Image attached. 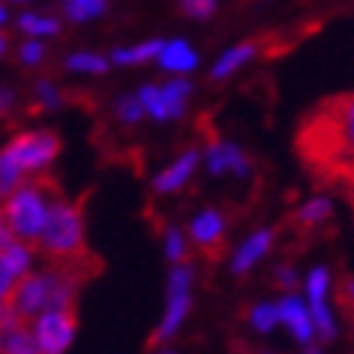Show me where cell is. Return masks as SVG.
<instances>
[{
    "label": "cell",
    "mask_w": 354,
    "mask_h": 354,
    "mask_svg": "<svg viewBox=\"0 0 354 354\" xmlns=\"http://www.w3.org/2000/svg\"><path fill=\"white\" fill-rule=\"evenodd\" d=\"M299 153L314 167L354 165V95H337L320 104L299 130Z\"/></svg>",
    "instance_id": "6da1fadb"
},
{
    "label": "cell",
    "mask_w": 354,
    "mask_h": 354,
    "mask_svg": "<svg viewBox=\"0 0 354 354\" xmlns=\"http://www.w3.org/2000/svg\"><path fill=\"white\" fill-rule=\"evenodd\" d=\"M190 236L210 262H216V257L225 248V222L219 210H202L190 225Z\"/></svg>",
    "instance_id": "ba28073f"
},
{
    "label": "cell",
    "mask_w": 354,
    "mask_h": 354,
    "mask_svg": "<svg viewBox=\"0 0 354 354\" xmlns=\"http://www.w3.org/2000/svg\"><path fill=\"white\" fill-rule=\"evenodd\" d=\"M216 0H182V12L190 17H207L214 15Z\"/></svg>",
    "instance_id": "83f0119b"
},
{
    "label": "cell",
    "mask_w": 354,
    "mask_h": 354,
    "mask_svg": "<svg viewBox=\"0 0 354 354\" xmlns=\"http://www.w3.org/2000/svg\"><path fill=\"white\" fill-rule=\"evenodd\" d=\"M3 21H6V9H3V6H0V24H3Z\"/></svg>",
    "instance_id": "e575fe53"
},
{
    "label": "cell",
    "mask_w": 354,
    "mask_h": 354,
    "mask_svg": "<svg viewBox=\"0 0 354 354\" xmlns=\"http://www.w3.org/2000/svg\"><path fill=\"white\" fill-rule=\"evenodd\" d=\"M162 93H165V101H167V113H170V118L182 115V110H185V98L190 95V84L182 81V78H173V81H167V86H162Z\"/></svg>",
    "instance_id": "d6986e66"
},
{
    "label": "cell",
    "mask_w": 354,
    "mask_h": 354,
    "mask_svg": "<svg viewBox=\"0 0 354 354\" xmlns=\"http://www.w3.org/2000/svg\"><path fill=\"white\" fill-rule=\"evenodd\" d=\"M115 113H118V118H121V121L133 124V121H138V118H141L145 107H141V101H138V98H133V95H121V98H118V104H115Z\"/></svg>",
    "instance_id": "484cf974"
},
{
    "label": "cell",
    "mask_w": 354,
    "mask_h": 354,
    "mask_svg": "<svg viewBox=\"0 0 354 354\" xmlns=\"http://www.w3.org/2000/svg\"><path fill=\"white\" fill-rule=\"evenodd\" d=\"M41 58H44V46L38 41H29V44L21 46V61L24 64H38Z\"/></svg>",
    "instance_id": "4dcf8cb0"
},
{
    "label": "cell",
    "mask_w": 354,
    "mask_h": 354,
    "mask_svg": "<svg viewBox=\"0 0 354 354\" xmlns=\"http://www.w3.org/2000/svg\"><path fill=\"white\" fill-rule=\"evenodd\" d=\"M158 61H162V66L170 69V73H190V69L196 66V52L185 41H173V44H165V49L158 52Z\"/></svg>",
    "instance_id": "7c38bea8"
},
{
    "label": "cell",
    "mask_w": 354,
    "mask_h": 354,
    "mask_svg": "<svg viewBox=\"0 0 354 354\" xmlns=\"http://www.w3.org/2000/svg\"><path fill=\"white\" fill-rule=\"evenodd\" d=\"M61 150V138L55 133H46V130H38V133H24V136H17L12 145L6 147L9 158L21 167L24 173H38L44 170L52 158L58 156Z\"/></svg>",
    "instance_id": "5b68a950"
},
{
    "label": "cell",
    "mask_w": 354,
    "mask_h": 354,
    "mask_svg": "<svg viewBox=\"0 0 354 354\" xmlns=\"http://www.w3.org/2000/svg\"><path fill=\"white\" fill-rule=\"evenodd\" d=\"M328 214H331V202L328 199H314V202H308L303 210L297 214V222L303 225V227H311V225H317V222H323V219H328Z\"/></svg>",
    "instance_id": "7402d4cb"
},
{
    "label": "cell",
    "mask_w": 354,
    "mask_h": 354,
    "mask_svg": "<svg viewBox=\"0 0 354 354\" xmlns=\"http://www.w3.org/2000/svg\"><path fill=\"white\" fill-rule=\"evenodd\" d=\"M12 286H15V277H12V271L6 268V262H3V254H0V306L6 303V297H9Z\"/></svg>",
    "instance_id": "f546056e"
},
{
    "label": "cell",
    "mask_w": 354,
    "mask_h": 354,
    "mask_svg": "<svg viewBox=\"0 0 354 354\" xmlns=\"http://www.w3.org/2000/svg\"><path fill=\"white\" fill-rule=\"evenodd\" d=\"M207 167L210 173H239L245 176L248 173V158L234 147V145H227V141H210V147H207Z\"/></svg>",
    "instance_id": "30bf717a"
},
{
    "label": "cell",
    "mask_w": 354,
    "mask_h": 354,
    "mask_svg": "<svg viewBox=\"0 0 354 354\" xmlns=\"http://www.w3.org/2000/svg\"><path fill=\"white\" fill-rule=\"evenodd\" d=\"M75 337V308L44 311L35 323V343L41 354H64Z\"/></svg>",
    "instance_id": "8992f818"
},
{
    "label": "cell",
    "mask_w": 354,
    "mask_h": 354,
    "mask_svg": "<svg viewBox=\"0 0 354 354\" xmlns=\"http://www.w3.org/2000/svg\"><path fill=\"white\" fill-rule=\"evenodd\" d=\"M17 24H21V29H24V32H29V35H55V32H58V21H55V17L24 15Z\"/></svg>",
    "instance_id": "cb8c5ba5"
},
{
    "label": "cell",
    "mask_w": 354,
    "mask_h": 354,
    "mask_svg": "<svg viewBox=\"0 0 354 354\" xmlns=\"http://www.w3.org/2000/svg\"><path fill=\"white\" fill-rule=\"evenodd\" d=\"M138 101H141V107H145L156 121H167V118H170L162 86H145V90L138 93Z\"/></svg>",
    "instance_id": "ac0fdd59"
},
{
    "label": "cell",
    "mask_w": 354,
    "mask_h": 354,
    "mask_svg": "<svg viewBox=\"0 0 354 354\" xmlns=\"http://www.w3.org/2000/svg\"><path fill=\"white\" fill-rule=\"evenodd\" d=\"M308 314H311V326H314V331L320 334L323 340L334 337V323H331V314H328V308H326V299H311Z\"/></svg>",
    "instance_id": "44dd1931"
},
{
    "label": "cell",
    "mask_w": 354,
    "mask_h": 354,
    "mask_svg": "<svg viewBox=\"0 0 354 354\" xmlns=\"http://www.w3.org/2000/svg\"><path fill=\"white\" fill-rule=\"evenodd\" d=\"M277 320H279V314H277V306H271V303H262V306H257L251 311V323L259 331H271Z\"/></svg>",
    "instance_id": "d4e9b609"
},
{
    "label": "cell",
    "mask_w": 354,
    "mask_h": 354,
    "mask_svg": "<svg viewBox=\"0 0 354 354\" xmlns=\"http://www.w3.org/2000/svg\"><path fill=\"white\" fill-rule=\"evenodd\" d=\"M308 299H326V288H328V271L326 268H314L308 274Z\"/></svg>",
    "instance_id": "4316f807"
},
{
    "label": "cell",
    "mask_w": 354,
    "mask_h": 354,
    "mask_svg": "<svg viewBox=\"0 0 354 354\" xmlns=\"http://www.w3.org/2000/svg\"><path fill=\"white\" fill-rule=\"evenodd\" d=\"M348 291H351V303H354V282H348Z\"/></svg>",
    "instance_id": "d590c367"
},
{
    "label": "cell",
    "mask_w": 354,
    "mask_h": 354,
    "mask_svg": "<svg viewBox=\"0 0 354 354\" xmlns=\"http://www.w3.org/2000/svg\"><path fill=\"white\" fill-rule=\"evenodd\" d=\"M190 311V268L187 265H179V268H173L170 274V286H167V314L162 326H158L153 343H162L167 337H173L176 328L182 326L185 314Z\"/></svg>",
    "instance_id": "52a82bcc"
},
{
    "label": "cell",
    "mask_w": 354,
    "mask_h": 354,
    "mask_svg": "<svg viewBox=\"0 0 354 354\" xmlns=\"http://www.w3.org/2000/svg\"><path fill=\"white\" fill-rule=\"evenodd\" d=\"M271 248V231H259V234H254L251 239H248L239 251H236V259H234V274H245L251 265L268 251Z\"/></svg>",
    "instance_id": "5bb4252c"
},
{
    "label": "cell",
    "mask_w": 354,
    "mask_h": 354,
    "mask_svg": "<svg viewBox=\"0 0 354 354\" xmlns=\"http://www.w3.org/2000/svg\"><path fill=\"white\" fill-rule=\"evenodd\" d=\"M196 162H199V153H196V150L185 153L179 162H176L173 167H167V170L156 179V190H158V193H173V190H179V187L190 179V176H193V170H196Z\"/></svg>",
    "instance_id": "8fae6325"
},
{
    "label": "cell",
    "mask_w": 354,
    "mask_h": 354,
    "mask_svg": "<svg viewBox=\"0 0 354 354\" xmlns=\"http://www.w3.org/2000/svg\"><path fill=\"white\" fill-rule=\"evenodd\" d=\"M3 46H6V41H3V38H0V52H3Z\"/></svg>",
    "instance_id": "8d00e7d4"
},
{
    "label": "cell",
    "mask_w": 354,
    "mask_h": 354,
    "mask_svg": "<svg viewBox=\"0 0 354 354\" xmlns=\"http://www.w3.org/2000/svg\"><path fill=\"white\" fill-rule=\"evenodd\" d=\"M277 314H279V320L294 331V337H297L299 343H311L314 326H311V314H308V308L303 306V299L286 297V299H282V303L277 306Z\"/></svg>",
    "instance_id": "9c48e42d"
},
{
    "label": "cell",
    "mask_w": 354,
    "mask_h": 354,
    "mask_svg": "<svg viewBox=\"0 0 354 354\" xmlns=\"http://www.w3.org/2000/svg\"><path fill=\"white\" fill-rule=\"evenodd\" d=\"M182 257H185V242H182V234H179V231H170V234H167V259L182 262Z\"/></svg>",
    "instance_id": "f1b7e54d"
},
{
    "label": "cell",
    "mask_w": 354,
    "mask_h": 354,
    "mask_svg": "<svg viewBox=\"0 0 354 354\" xmlns=\"http://www.w3.org/2000/svg\"><path fill=\"white\" fill-rule=\"evenodd\" d=\"M21 179H24V170L17 167L9 158V153L3 150L0 153V199L12 196V193L17 190V185H21Z\"/></svg>",
    "instance_id": "e0dca14e"
},
{
    "label": "cell",
    "mask_w": 354,
    "mask_h": 354,
    "mask_svg": "<svg viewBox=\"0 0 354 354\" xmlns=\"http://www.w3.org/2000/svg\"><path fill=\"white\" fill-rule=\"evenodd\" d=\"M104 9H107L104 0H66L64 3L69 21H90V17H98Z\"/></svg>",
    "instance_id": "ffe728a7"
},
{
    "label": "cell",
    "mask_w": 354,
    "mask_h": 354,
    "mask_svg": "<svg viewBox=\"0 0 354 354\" xmlns=\"http://www.w3.org/2000/svg\"><path fill=\"white\" fill-rule=\"evenodd\" d=\"M277 277H279V286H286V288H294L297 286V274L291 268H279Z\"/></svg>",
    "instance_id": "d6a6232c"
},
{
    "label": "cell",
    "mask_w": 354,
    "mask_h": 354,
    "mask_svg": "<svg viewBox=\"0 0 354 354\" xmlns=\"http://www.w3.org/2000/svg\"><path fill=\"white\" fill-rule=\"evenodd\" d=\"M165 49L162 41H147V44H138L133 49H115L113 52V61L115 64H141V61H150L158 58V52Z\"/></svg>",
    "instance_id": "2e32d148"
},
{
    "label": "cell",
    "mask_w": 354,
    "mask_h": 354,
    "mask_svg": "<svg viewBox=\"0 0 354 354\" xmlns=\"http://www.w3.org/2000/svg\"><path fill=\"white\" fill-rule=\"evenodd\" d=\"M12 98H15V95H12L9 90H0V115H6V110L12 107Z\"/></svg>",
    "instance_id": "836d02e7"
},
{
    "label": "cell",
    "mask_w": 354,
    "mask_h": 354,
    "mask_svg": "<svg viewBox=\"0 0 354 354\" xmlns=\"http://www.w3.org/2000/svg\"><path fill=\"white\" fill-rule=\"evenodd\" d=\"M46 193H55L61 196L58 182L49 179V176H38L32 179L29 185H24L21 190H15L9 202H6V219L12 225V234L24 242H38L41 231H44V222H46V202L44 196Z\"/></svg>",
    "instance_id": "277c9868"
},
{
    "label": "cell",
    "mask_w": 354,
    "mask_h": 354,
    "mask_svg": "<svg viewBox=\"0 0 354 354\" xmlns=\"http://www.w3.org/2000/svg\"><path fill=\"white\" fill-rule=\"evenodd\" d=\"M257 49H259L257 41H248V44H239V46H234V49H227L225 55L216 61V66H214V78L222 81V78H227L231 73H236V69H239L245 61H251V58L257 55Z\"/></svg>",
    "instance_id": "4fadbf2b"
},
{
    "label": "cell",
    "mask_w": 354,
    "mask_h": 354,
    "mask_svg": "<svg viewBox=\"0 0 354 354\" xmlns=\"http://www.w3.org/2000/svg\"><path fill=\"white\" fill-rule=\"evenodd\" d=\"M66 66L69 69H78V73H93V75L107 73V61L93 55V52H78V55H73V58L66 61Z\"/></svg>",
    "instance_id": "603a6c76"
},
{
    "label": "cell",
    "mask_w": 354,
    "mask_h": 354,
    "mask_svg": "<svg viewBox=\"0 0 354 354\" xmlns=\"http://www.w3.org/2000/svg\"><path fill=\"white\" fill-rule=\"evenodd\" d=\"M0 254H3V262H6V268L12 271L15 279H21V277L29 271L32 254L26 251V245H21V242H9V245L0 248Z\"/></svg>",
    "instance_id": "9a60e30c"
},
{
    "label": "cell",
    "mask_w": 354,
    "mask_h": 354,
    "mask_svg": "<svg viewBox=\"0 0 354 354\" xmlns=\"http://www.w3.org/2000/svg\"><path fill=\"white\" fill-rule=\"evenodd\" d=\"M9 242H15V234H12V225H9L6 214H3V210H0V248L9 245Z\"/></svg>",
    "instance_id": "1f68e13d"
},
{
    "label": "cell",
    "mask_w": 354,
    "mask_h": 354,
    "mask_svg": "<svg viewBox=\"0 0 354 354\" xmlns=\"http://www.w3.org/2000/svg\"><path fill=\"white\" fill-rule=\"evenodd\" d=\"M84 282H86L84 277L64 268H49L44 274H24L21 279H15V286L6 297V306H12L24 320L52 308H75V297Z\"/></svg>",
    "instance_id": "3957f363"
},
{
    "label": "cell",
    "mask_w": 354,
    "mask_h": 354,
    "mask_svg": "<svg viewBox=\"0 0 354 354\" xmlns=\"http://www.w3.org/2000/svg\"><path fill=\"white\" fill-rule=\"evenodd\" d=\"M44 254L49 257L52 268L73 271L84 279H90L101 271L98 257L84 242V207L81 202L55 199L46 210L44 231L38 236Z\"/></svg>",
    "instance_id": "7a4b0ae2"
}]
</instances>
